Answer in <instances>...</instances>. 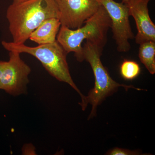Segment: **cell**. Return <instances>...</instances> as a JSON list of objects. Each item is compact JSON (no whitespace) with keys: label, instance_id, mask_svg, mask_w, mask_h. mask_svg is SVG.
Segmentation results:
<instances>
[{"label":"cell","instance_id":"obj_16","mask_svg":"<svg viewBox=\"0 0 155 155\" xmlns=\"http://www.w3.org/2000/svg\"><path fill=\"white\" fill-rule=\"evenodd\" d=\"M97 1H99V0H97Z\"/></svg>","mask_w":155,"mask_h":155},{"label":"cell","instance_id":"obj_11","mask_svg":"<svg viewBox=\"0 0 155 155\" xmlns=\"http://www.w3.org/2000/svg\"><path fill=\"white\" fill-rule=\"evenodd\" d=\"M120 72L125 80H132L140 74V67L135 61L125 60L120 66Z\"/></svg>","mask_w":155,"mask_h":155},{"label":"cell","instance_id":"obj_5","mask_svg":"<svg viewBox=\"0 0 155 155\" xmlns=\"http://www.w3.org/2000/svg\"><path fill=\"white\" fill-rule=\"evenodd\" d=\"M99 2L110 19V28L117 50L120 52H127L131 47L129 40L135 37L130 26L127 5L114 0H99Z\"/></svg>","mask_w":155,"mask_h":155},{"label":"cell","instance_id":"obj_6","mask_svg":"<svg viewBox=\"0 0 155 155\" xmlns=\"http://www.w3.org/2000/svg\"><path fill=\"white\" fill-rule=\"evenodd\" d=\"M61 25L70 29L80 28L98 11L97 0H54Z\"/></svg>","mask_w":155,"mask_h":155},{"label":"cell","instance_id":"obj_9","mask_svg":"<svg viewBox=\"0 0 155 155\" xmlns=\"http://www.w3.org/2000/svg\"><path fill=\"white\" fill-rule=\"evenodd\" d=\"M61 25L58 18L46 19L31 34L29 38L38 45L52 43L57 40Z\"/></svg>","mask_w":155,"mask_h":155},{"label":"cell","instance_id":"obj_12","mask_svg":"<svg viewBox=\"0 0 155 155\" xmlns=\"http://www.w3.org/2000/svg\"><path fill=\"white\" fill-rule=\"evenodd\" d=\"M140 154L139 151L137 150H131L120 148L115 147L110 150L106 153V155H136Z\"/></svg>","mask_w":155,"mask_h":155},{"label":"cell","instance_id":"obj_14","mask_svg":"<svg viewBox=\"0 0 155 155\" xmlns=\"http://www.w3.org/2000/svg\"><path fill=\"white\" fill-rule=\"evenodd\" d=\"M26 1H28V0H13V3H19Z\"/></svg>","mask_w":155,"mask_h":155},{"label":"cell","instance_id":"obj_7","mask_svg":"<svg viewBox=\"0 0 155 155\" xmlns=\"http://www.w3.org/2000/svg\"><path fill=\"white\" fill-rule=\"evenodd\" d=\"M9 52V61L0 79V89L14 96L25 94L31 69L20 58V54Z\"/></svg>","mask_w":155,"mask_h":155},{"label":"cell","instance_id":"obj_15","mask_svg":"<svg viewBox=\"0 0 155 155\" xmlns=\"http://www.w3.org/2000/svg\"><path fill=\"white\" fill-rule=\"evenodd\" d=\"M130 1V0H122V2L124 3V4H126Z\"/></svg>","mask_w":155,"mask_h":155},{"label":"cell","instance_id":"obj_13","mask_svg":"<svg viewBox=\"0 0 155 155\" xmlns=\"http://www.w3.org/2000/svg\"><path fill=\"white\" fill-rule=\"evenodd\" d=\"M7 62L0 61V79L2 78L3 72L5 68Z\"/></svg>","mask_w":155,"mask_h":155},{"label":"cell","instance_id":"obj_1","mask_svg":"<svg viewBox=\"0 0 155 155\" xmlns=\"http://www.w3.org/2000/svg\"><path fill=\"white\" fill-rule=\"evenodd\" d=\"M6 17L13 42L20 44L25 43L45 20L59 19V13L54 0H28L12 3L7 9Z\"/></svg>","mask_w":155,"mask_h":155},{"label":"cell","instance_id":"obj_3","mask_svg":"<svg viewBox=\"0 0 155 155\" xmlns=\"http://www.w3.org/2000/svg\"><path fill=\"white\" fill-rule=\"evenodd\" d=\"M2 44L9 52L26 53L35 57L50 75L59 81L68 84L77 92L81 97L80 105L82 110H85L87 106L86 96L81 94L72 80L67 62L68 54L57 40L52 43L38 45L35 47L5 41L2 42Z\"/></svg>","mask_w":155,"mask_h":155},{"label":"cell","instance_id":"obj_10","mask_svg":"<svg viewBox=\"0 0 155 155\" xmlns=\"http://www.w3.org/2000/svg\"><path fill=\"white\" fill-rule=\"evenodd\" d=\"M140 45V60L152 75L155 73V42L147 41Z\"/></svg>","mask_w":155,"mask_h":155},{"label":"cell","instance_id":"obj_8","mask_svg":"<svg viewBox=\"0 0 155 155\" xmlns=\"http://www.w3.org/2000/svg\"><path fill=\"white\" fill-rule=\"evenodd\" d=\"M151 0H130L126 3L130 16L133 17L137 32L134 37L136 43L155 42V25L151 19L148 4Z\"/></svg>","mask_w":155,"mask_h":155},{"label":"cell","instance_id":"obj_2","mask_svg":"<svg viewBox=\"0 0 155 155\" xmlns=\"http://www.w3.org/2000/svg\"><path fill=\"white\" fill-rule=\"evenodd\" d=\"M111 27V20L105 9L101 5L99 8L80 28L70 29L61 25L57 41L67 54L74 52L78 61H84L83 47L84 40L104 48L107 33Z\"/></svg>","mask_w":155,"mask_h":155},{"label":"cell","instance_id":"obj_4","mask_svg":"<svg viewBox=\"0 0 155 155\" xmlns=\"http://www.w3.org/2000/svg\"><path fill=\"white\" fill-rule=\"evenodd\" d=\"M82 47L84 59L90 64L95 78L94 87L85 97L87 104L90 103L92 105L89 119L95 115L97 106L107 97L116 91L119 87H123L126 90L130 88L143 90L132 85L120 84L112 79L101 61L103 48L87 41Z\"/></svg>","mask_w":155,"mask_h":155}]
</instances>
